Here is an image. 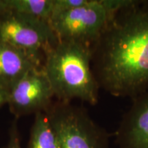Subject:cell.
I'll list each match as a JSON object with an SVG mask.
<instances>
[{"mask_svg":"<svg viewBox=\"0 0 148 148\" xmlns=\"http://www.w3.org/2000/svg\"><path fill=\"white\" fill-rule=\"evenodd\" d=\"M0 8L49 21L52 0H0Z\"/></svg>","mask_w":148,"mask_h":148,"instance_id":"obj_10","label":"cell"},{"mask_svg":"<svg viewBox=\"0 0 148 148\" xmlns=\"http://www.w3.org/2000/svg\"><path fill=\"white\" fill-rule=\"evenodd\" d=\"M88 0H52L51 16L66 12L86 4Z\"/></svg>","mask_w":148,"mask_h":148,"instance_id":"obj_11","label":"cell"},{"mask_svg":"<svg viewBox=\"0 0 148 148\" xmlns=\"http://www.w3.org/2000/svg\"><path fill=\"white\" fill-rule=\"evenodd\" d=\"M58 40L49 21L0 8V42L41 60Z\"/></svg>","mask_w":148,"mask_h":148,"instance_id":"obj_4","label":"cell"},{"mask_svg":"<svg viewBox=\"0 0 148 148\" xmlns=\"http://www.w3.org/2000/svg\"><path fill=\"white\" fill-rule=\"evenodd\" d=\"M40 67L41 60L0 42V86L8 91L29 71Z\"/></svg>","mask_w":148,"mask_h":148,"instance_id":"obj_8","label":"cell"},{"mask_svg":"<svg viewBox=\"0 0 148 148\" xmlns=\"http://www.w3.org/2000/svg\"><path fill=\"white\" fill-rule=\"evenodd\" d=\"M28 148H60L55 131L45 112H38L34 115Z\"/></svg>","mask_w":148,"mask_h":148,"instance_id":"obj_9","label":"cell"},{"mask_svg":"<svg viewBox=\"0 0 148 148\" xmlns=\"http://www.w3.org/2000/svg\"><path fill=\"white\" fill-rule=\"evenodd\" d=\"M116 132L118 148H148V89L132 98Z\"/></svg>","mask_w":148,"mask_h":148,"instance_id":"obj_7","label":"cell"},{"mask_svg":"<svg viewBox=\"0 0 148 148\" xmlns=\"http://www.w3.org/2000/svg\"><path fill=\"white\" fill-rule=\"evenodd\" d=\"M9 91L5 88L0 86V108L5 104H7L8 99Z\"/></svg>","mask_w":148,"mask_h":148,"instance_id":"obj_13","label":"cell"},{"mask_svg":"<svg viewBox=\"0 0 148 148\" xmlns=\"http://www.w3.org/2000/svg\"><path fill=\"white\" fill-rule=\"evenodd\" d=\"M91 66L99 88L114 97L148 89V1L113 14L92 45Z\"/></svg>","mask_w":148,"mask_h":148,"instance_id":"obj_1","label":"cell"},{"mask_svg":"<svg viewBox=\"0 0 148 148\" xmlns=\"http://www.w3.org/2000/svg\"><path fill=\"white\" fill-rule=\"evenodd\" d=\"M44 55L42 69L57 101L71 102L77 99L97 104L99 87L92 70V47L59 40Z\"/></svg>","mask_w":148,"mask_h":148,"instance_id":"obj_2","label":"cell"},{"mask_svg":"<svg viewBox=\"0 0 148 148\" xmlns=\"http://www.w3.org/2000/svg\"><path fill=\"white\" fill-rule=\"evenodd\" d=\"M45 113L60 148H110L108 133L82 106L57 101Z\"/></svg>","mask_w":148,"mask_h":148,"instance_id":"obj_3","label":"cell"},{"mask_svg":"<svg viewBox=\"0 0 148 148\" xmlns=\"http://www.w3.org/2000/svg\"><path fill=\"white\" fill-rule=\"evenodd\" d=\"M114 14L104 0H88L82 6L53 16L49 23L58 40L92 47Z\"/></svg>","mask_w":148,"mask_h":148,"instance_id":"obj_5","label":"cell"},{"mask_svg":"<svg viewBox=\"0 0 148 148\" xmlns=\"http://www.w3.org/2000/svg\"><path fill=\"white\" fill-rule=\"evenodd\" d=\"M54 97L50 83L42 67L25 74L9 91L8 105L16 118L45 112Z\"/></svg>","mask_w":148,"mask_h":148,"instance_id":"obj_6","label":"cell"},{"mask_svg":"<svg viewBox=\"0 0 148 148\" xmlns=\"http://www.w3.org/2000/svg\"><path fill=\"white\" fill-rule=\"evenodd\" d=\"M4 148H22L20 143L19 133H18L17 121L14 119L9 130L8 140Z\"/></svg>","mask_w":148,"mask_h":148,"instance_id":"obj_12","label":"cell"}]
</instances>
